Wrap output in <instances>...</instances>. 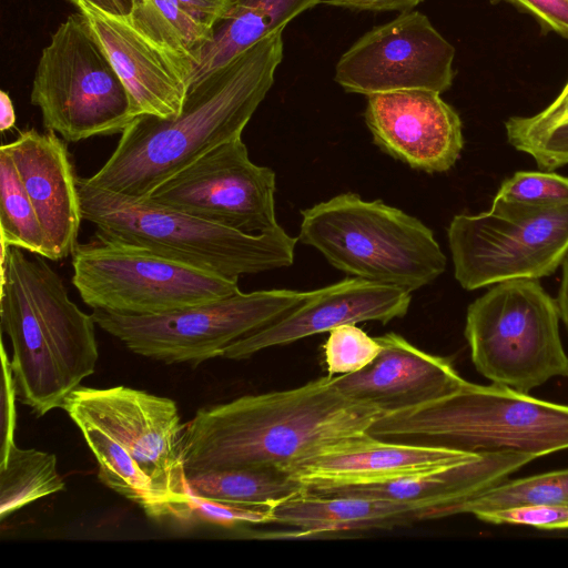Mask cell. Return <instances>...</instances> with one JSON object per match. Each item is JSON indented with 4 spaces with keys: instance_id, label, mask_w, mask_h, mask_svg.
<instances>
[{
    "instance_id": "1",
    "label": "cell",
    "mask_w": 568,
    "mask_h": 568,
    "mask_svg": "<svg viewBox=\"0 0 568 568\" xmlns=\"http://www.w3.org/2000/svg\"><path fill=\"white\" fill-rule=\"evenodd\" d=\"M282 31L192 84L175 116H136L106 162L84 181L104 191L144 199L205 153L242 138L273 85L283 58Z\"/></svg>"
},
{
    "instance_id": "2",
    "label": "cell",
    "mask_w": 568,
    "mask_h": 568,
    "mask_svg": "<svg viewBox=\"0 0 568 568\" xmlns=\"http://www.w3.org/2000/svg\"><path fill=\"white\" fill-rule=\"evenodd\" d=\"M382 415L344 396L333 376L201 408L184 424L185 475L229 468L288 473L323 448L367 433Z\"/></svg>"
},
{
    "instance_id": "3",
    "label": "cell",
    "mask_w": 568,
    "mask_h": 568,
    "mask_svg": "<svg viewBox=\"0 0 568 568\" xmlns=\"http://www.w3.org/2000/svg\"><path fill=\"white\" fill-rule=\"evenodd\" d=\"M62 409L99 465V478L151 518L191 520L174 400L126 386H79Z\"/></svg>"
},
{
    "instance_id": "4",
    "label": "cell",
    "mask_w": 568,
    "mask_h": 568,
    "mask_svg": "<svg viewBox=\"0 0 568 568\" xmlns=\"http://www.w3.org/2000/svg\"><path fill=\"white\" fill-rule=\"evenodd\" d=\"M1 244V329L19 400L37 417L61 408L99 359L95 321L68 295L45 257Z\"/></svg>"
},
{
    "instance_id": "5",
    "label": "cell",
    "mask_w": 568,
    "mask_h": 568,
    "mask_svg": "<svg viewBox=\"0 0 568 568\" xmlns=\"http://www.w3.org/2000/svg\"><path fill=\"white\" fill-rule=\"evenodd\" d=\"M368 433L386 440L538 458L568 449V405L466 381L446 397L382 415Z\"/></svg>"
},
{
    "instance_id": "6",
    "label": "cell",
    "mask_w": 568,
    "mask_h": 568,
    "mask_svg": "<svg viewBox=\"0 0 568 568\" xmlns=\"http://www.w3.org/2000/svg\"><path fill=\"white\" fill-rule=\"evenodd\" d=\"M83 220L97 233L148 247L191 266L237 281L241 275L286 267L298 239L281 226L247 234L196 216L112 193L78 178Z\"/></svg>"
},
{
    "instance_id": "7",
    "label": "cell",
    "mask_w": 568,
    "mask_h": 568,
    "mask_svg": "<svg viewBox=\"0 0 568 568\" xmlns=\"http://www.w3.org/2000/svg\"><path fill=\"white\" fill-rule=\"evenodd\" d=\"M298 241L337 270L410 292L434 282L446 256L433 231L379 200L342 193L301 211Z\"/></svg>"
},
{
    "instance_id": "8",
    "label": "cell",
    "mask_w": 568,
    "mask_h": 568,
    "mask_svg": "<svg viewBox=\"0 0 568 568\" xmlns=\"http://www.w3.org/2000/svg\"><path fill=\"white\" fill-rule=\"evenodd\" d=\"M42 124L65 142L122 133L139 116L82 12L70 14L39 58L30 93Z\"/></svg>"
},
{
    "instance_id": "9",
    "label": "cell",
    "mask_w": 568,
    "mask_h": 568,
    "mask_svg": "<svg viewBox=\"0 0 568 568\" xmlns=\"http://www.w3.org/2000/svg\"><path fill=\"white\" fill-rule=\"evenodd\" d=\"M559 320L556 300L538 280L495 284L467 308L464 333L476 371L526 394L568 377Z\"/></svg>"
},
{
    "instance_id": "10",
    "label": "cell",
    "mask_w": 568,
    "mask_h": 568,
    "mask_svg": "<svg viewBox=\"0 0 568 568\" xmlns=\"http://www.w3.org/2000/svg\"><path fill=\"white\" fill-rule=\"evenodd\" d=\"M72 284L93 310L158 315L240 292L237 281L94 232L72 253Z\"/></svg>"
},
{
    "instance_id": "11",
    "label": "cell",
    "mask_w": 568,
    "mask_h": 568,
    "mask_svg": "<svg viewBox=\"0 0 568 568\" xmlns=\"http://www.w3.org/2000/svg\"><path fill=\"white\" fill-rule=\"evenodd\" d=\"M447 236L455 278L467 291L539 280L568 255V202L537 205L495 196L488 212L454 216Z\"/></svg>"
},
{
    "instance_id": "12",
    "label": "cell",
    "mask_w": 568,
    "mask_h": 568,
    "mask_svg": "<svg viewBox=\"0 0 568 568\" xmlns=\"http://www.w3.org/2000/svg\"><path fill=\"white\" fill-rule=\"evenodd\" d=\"M314 291L266 290L233 295L158 315L93 310L97 325L131 352L166 364L193 366L222 356L234 342L280 320Z\"/></svg>"
},
{
    "instance_id": "13",
    "label": "cell",
    "mask_w": 568,
    "mask_h": 568,
    "mask_svg": "<svg viewBox=\"0 0 568 568\" xmlns=\"http://www.w3.org/2000/svg\"><path fill=\"white\" fill-rule=\"evenodd\" d=\"M275 173L253 163L242 138L220 144L165 180L149 202L247 234L278 227Z\"/></svg>"
},
{
    "instance_id": "14",
    "label": "cell",
    "mask_w": 568,
    "mask_h": 568,
    "mask_svg": "<svg viewBox=\"0 0 568 568\" xmlns=\"http://www.w3.org/2000/svg\"><path fill=\"white\" fill-rule=\"evenodd\" d=\"M454 47L418 11L375 27L343 53L334 80L347 92L371 95L407 89L439 93L453 83Z\"/></svg>"
},
{
    "instance_id": "15",
    "label": "cell",
    "mask_w": 568,
    "mask_h": 568,
    "mask_svg": "<svg viewBox=\"0 0 568 568\" xmlns=\"http://www.w3.org/2000/svg\"><path fill=\"white\" fill-rule=\"evenodd\" d=\"M365 122L374 143L413 169L440 173L452 169L464 148L458 113L427 89L367 95Z\"/></svg>"
},
{
    "instance_id": "16",
    "label": "cell",
    "mask_w": 568,
    "mask_h": 568,
    "mask_svg": "<svg viewBox=\"0 0 568 568\" xmlns=\"http://www.w3.org/2000/svg\"><path fill=\"white\" fill-rule=\"evenodd\" d=\"M125 84L138 115L172 118L190 88L191 63L132 16L116 18L80 6Z\"/></svg>"
},
{
    "instance_id": "17",
    "label": "cell",
    "mask_w": 568,
    "mask_h": 568,
    "mask_svg": "<svg viewBox=\"0 0 568 568\" xmlns=\"http://www.w3.org/2000/svg\"><path fill=\"white\" fill-rule=\"evenodd\" d=\"M412 292L358 277L315 290L305 303L274 323L226 347L221 357L245 359L274 346L331 332L344 324L376 321L383 324L404 317Z\"/></svg>"
},
{
    "instance_id": "18",
    "label": "cell",
    "mask_w": 568,
    "mask_h": 568,
    "mask_svg": "<svg viewBox=\"0 0 568 568\" xmlns=\"http://www.w3.org/2000/svg\"><path fill=\"white\" fill-rule=\"evenodd\" d=\"M480 454L394 442L368 432L332 444L288 470L305 488L378 484L432 473Z\"/></svg>"
},
{
    "instance_id": "19",
    "label": "cell",
    "mask_w": 568,
    "mask_h": 568,
    "mask_svg": "<svg viewBox=\"0 0 568 568\" xmlns=\"http://www.w3.org/2000/svg\"><path fill=\"white\" fill-rule=\"evenodd\" d=\"M1 148L36 210L44 234V257L58 261L72 255L83 217L67 142L53 131L30 129Z\"/></svg>"
},
{
    "instance_id": "20",
    "label": "cell",
    "mask_w": 568,
    "mask_h": 568,
    "mask_svg": "<svg viewBox=\"0 0 568 568\" xmlns=\"http://www.w3.org/2000/svg\"><path fill=\"white\" fill-rule=\"evenodd\" d=\"M382 349L363 369L333 376L347 398L383 415L415 408L457 392L465 383L449 359L428 354L396 333L376 337Z\"/></svg>"
},
{
    "instance_id": "21",
    "label": "cell",
    "mask_w": 568,
    "mask_h": 568,
    "mask_svg": "<svg viewBox=\"0 0 568 568\" xmlns=\"http://www.w3.org/2000/svg\"><path fill=\"white\" fill-rule=\"evenodd\" d=\"M534 459V455L523 453H487L463 464L397 480L306 489L320 495L364 496L415 504L427 508L428 518L434 519L439 518L442 508L509 478Z\"/></svg>"
},
{
    "instance_id": "22",
    "label": "cell",
    "mask_w": 568,
    "mask_h": 568,
    "mask_svg": "<svg viewBox=\"0 0 568 568\" xmlns=\"http://www.w3.org/2000/svg\"><path fill=\"white\" fill-rule=\"evenodd\" d=\"M272 524L286 525L297 536L389 529L428 518V509L405 501L352 496L320 495L306 488L275 504Z\"/></svg>"
},
{
    "instance_id": "23",
    "label": "cell",
    "mask_w": 568,
    "mask_h": 568,
    "mask_svg": "<svg viewBox=\"0 0 568 568\" xmlns=\"http://www.w3.org/2000/svg\"><path fill=\"white\" fill-rule=\"evenodd\" d=\"M322 0H232L190 58V87Z\"/></svg>"
},
{
    "instance_id": "24",
    "label": "cell",
    "mask_w": 568,
    "mask_h": 568,
    "mask_svg": "<svg viewBox=\"0 0 568 568\" xmlns=\"http://www.w3.org/2000/svg\"><path fill=\"white\" fill-rule=\"evenodd\" d=\"M191 495L203 499L273 507L305 489L291 474L275 469L229 468L186 474Z\"/></svg>"
},
{
    "instance_id": "25",
    "label": "cell",
    "mask_w": 568,
    "mask_h": 568,
    "mask_svg": "<svg viewBox=\"0 0 568 568\" xmlns=\"http://www.w3.org/2000/svg\"><path fill=\"white\" fill-rule=\"evenodd\" d=\"M65 489L54 454L16 444L0 464V519L30 503Z\"/></svg>"
},
{
    "instance_id": "26",
    "label": "cell",
    "mask_w": 568,
    "mask_h": 568,
    "mask_svg": "<svg viewBox=\"0 0 568 568\" xmlns=\"http://www.w3.org/2000/svg\"><path fill=\"white\" fill-rule=\"evenodd\" d=\"M537 505H568V468L517 479L507 478L467 499L442 508L439 518Z\"/></svg>"
},
{
    "instance_id": "27",
    "label": "cell",
    "mask_w": 568,
    "mask_h": 568,
    "mask_svg": "<svg viewBox=\"0 0 568 568\" xmlns=\"http://www.w3.org/2000/svg\"><path fill=\"white\" fill-rule=\"evenodd\" d=\"M1 244L44 257V234L33 204L8 154L0 148Z\"/></svg>"
},
{
    "instance_id": "28",
    "label": "cell",
    "mask_w": 568,
    "mask_h": 568,
    "mask_svg": "<svg viewBox=\"0 0 568 568\" xmlns=\"http://www.w3.org/2000/svg\"><path fill=\"white\" fill-rule=\"evenodd\" d=\"M132 16L189 61L212 30L207 21L179 0H140Z\"/></svg>"
},
{
    "instance_id": "29",
    "label": "cell",
    "mask_w": 568,
    "mask_h": 568,
    "mask_svg": "<svg viewBox=\"0 0 568 568\" xmlns=\"http://www.w3.org/2000/svg\"><path fill=\"white\" fill-rule=\"evenodd\" d=\"M382 345L355 324H344L329 332L324 344L328 376L356 373L369 365Z\"/></svg>"
},
{
    "instance_id": "30",
    "label": "cell",
    "mask_w": 568,
    "mask_h": 568,
    "mask_svg": "<svg viewBox=\"0 0 568 568\" xmlns=\"http://www.w3.org/2000/svg\"><path fill=\"white\" fill-rule=\"evenodd\" d=\"M497 197L527 204L568 202V178L550 172L518 171L505 180Z\"/></svg>"
},
{
    "instance_id": "31",
    "label": "cell",
    "mask_w": 568,
    "mask_h": 568,
    "mask_svg": "<svg viewBox=\"0 0 568 568\" xmlns=\"http://www.w3.org/2000/svg\"><path fill=\"white\" fill-rule=\"evenodd\" d=\"M191 519L223 527L272 524L267 506H253L199 498L190 494Z\"/></svg>"
},
{
    "instance_id": "32",
    "label": "cell",
    "mask_w": 568,
    "mask_h": 568,
    "mask_svg": "<svg viewBox=\"0 0 568 568\" xmlns=\"http://www.w3.org/2000/svg\"><path fill=\"white\" fill-rule=\"evenodd\" d=\"M495 525H521L539 529H568V505L519 506L474 515Z\"/></svg>"
},
{
    "instance_id": "33",
    "label": "cell",
    "mask_w": 568,
    "mask_h": 568,
    "mask_svg": "<svg viewBox=\"0 0 568 568\" xmlns=\"http://www.w3.org/2000/svg\"><path fill=\"white\" fill-rule=\"evenodd\" d=\"M568 123V82L558 97L542 111L530 116H511L505 122L507 141L511 146L539 136Z\"/></svg>"
},
{
    "instance_id": "34",
    "label": "cell",
    "mask_w": 568,
    "mask_h": 568,
    "mask_svg": "<svg viewBox=\"0 0 568 568\" xmlns=\"http://www.w3.org/2000/svg\"><path fill=\"white\" fill-rule=\"evenodd\" d=\"M1 438H0V464H2L14 443V430L17 425L16 400L18 397L13 379L10 359L3 344H1Z\"/></svg>"
},
{
    "instance_id": "35",
    "label": "cell",
    "mask_w": 568,
    "mask_h": 568,
    "mask_svg": "<svg viewBox=\"0 0 568 568\" xmlns=\"http://www.w3.org/2000/svg\"><path fill=\"white\" fill-rule=\"evenodd\" d=\"M532 14L544 27L568 38V0H506Z\"/></svg>"
},
{
    "instance_id": "36",
    "label": "cell",
    "mask_w": 568,
    "mask_h": 568,
    "mask_svg": "<svg viewBox=\"0 0 568 568\" xmlns=\"http://www.w3.org/2000/svg\"><path fill=\"white\" fill-rule=\"evenodd\" d=\"M424 0H322L323 4L367 11H409Z\"/></svg>"
},
{
    "instance_id": "37",
    "label": "cell",
    "mask_w": 568,
    "mask_h": 568,
    "mask_svg": "<svg viewBox=\"0 0 568 568\" xmlns=\"http://www.w3.org/2000/svg\"><path fill=\"white\" fill-rule=\"evenodd\" d=\"M77 8L80 6L92 7L100 12L116 17L126 18L130 17L135 10L140 0H69Z\"/></svg>"
},
{
    "instance_id": "38",
    "label": "cell",
    "mask_w": 568,
    "mask_h": 568,
    "mask_svg": "<svg viewBox=\"0 0 568 568\" xmlns=\"http://www.w3.org/2000/svg\"><path fill=\"white\" fill-rule=\"evenodd\" d=\"M211 26L223 14L232 0H179Z\"/></svg>"
},
{
    "instance_id": "39",
    "label": "cell",
    "mask_w": 568,
    "mask_h": 568,
    "mask_svg": "<svg viewBox=\"0 0 568 568\" xmlns=\"http://www.w3.org/2000/svg\"><path fill=\"white\" fill-rule=\"evenodd\" d=\"M556 302L560 320L568 333V255L562 262V275Z\"/></svg>"
},
{
    "instance_id": "40",
    "label": "cell",
    "mask_w": 568,
    "mask_h": 568,
    "mask_svg": "<svg viewBox=\"0 0 568 568\" xmlns=\"http://www.w3.org/2000/svg\"><path fill=\"white\" fill-rule=\"evenodd\" d=\"M16 124V113L9 93L0 92V130H11Z\"/></svg>"
}]
</instances>
